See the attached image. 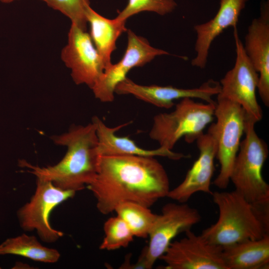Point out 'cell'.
Here are the masks:
<instances>
[{"mask_svg": "<svg viewBox=\"0 0 269 269\" xmlns=\"http://www.w3.org/2000/svg\"><path fill=\"white\" fill-rule=\"evenodd\" d=\"M92 121L96 127L98 138L97 150L99 156L137 155L142 156H162L171 159L178 160L187 156L164 147L155 149H145L138 146L128 136H118L116 132L128 126L126 123L111 128L107 126L99 117L94 116Z\"/></svg>", "mask_w": 269, "mask_h": 269, "instance_id": "cell-17", "label": "cell"}, {"mask_svg": "<svg viewBox=\"0 0 269 269\" xmlns=\"http://www.w3.org/2000/svg\"><path fill=\"white\" fill-rule=\"evenodd\" d=\"M61 59L71 69L74 82L77 85L86 84L91 89L105 71L90 34L74 23L69 29L68 43L62 50Z\"/></svg>", "mask_w": 269, "mask_h": 269, "instance_id": "cell-12", "label": "cell"}, {"mask_svg": "<svg viewBox=\"0 0 269 269\" xmlns=\"http://www.w3.org/2000/svg\"><path fill=\"white\" fill-rule=\"evenodd\" d=\"M212 195L219 217L201 234L210 243L223 248L269 235V211L257 208L235 190Z\"/></svg>", "mask_w": 269, "mask_h": 269, "instance_id": "cell-3", "label": "cell"}, {"mask_svg": "<svg viewBox=\"0 0 269 269\" xmlns=\"http://www.w3.org/2000/svg\"><path fill=\"white\" fill-rule=\"evenodd\" d=\"M245 52L259 74L257 91L264 105L269 106V9L262 6L261 15L248 27L244 46Z\"/></svg>", "mask_w": 269, "mask_h": 269, "instance_id": "cell-15", "label": "cell"}, {"mask_svg": "<svg viewBox=\"0 0 269 269\" xmlns=\"http://www.w3.org/2000/svg\"><path fill=\"white\" fill-rule=\"evenodd\" d=\"M176 5L174 0H129L126 7L116 18L126 21L130 16L144 11L164 15L171 12Z\"/></svg>", "mask_w": 269, "mask_h": 269, "instance_id": "cell-23", "label": "cell"}, {"mask_svg": "<svg viewBox=\"0 0 269 269\" xmlns=\"http://www.w3.org/2000/svg\"><path fill=\"white\" fill-rule=\"evenodd\" d=\"M214 117L216 121L210 125L207 133L216 142V158L220 163V169L213 184L224 189L230 181L233 166L245 133L247 115L238 103L217 96Z\"/></svg>", "mask_w": 269, "mask_h": 269, "instance_id": "cell-6", "label": "cell"}, {"mask_svg": "<svg viewBox=\"0 0 269 269\" xmlns=\"http://www.w3.org/2000/svg\"><path fill=\"white\" fill-rule=\"evenodd\" d=\"M104 230L105 237L99 247L101 250L112 251L126 248L134 237L127 224L118 216L106 221Z\"/></svg>", "mask_w": 269, "mask_h": 269, "instance_id": "cell-22", "label": "cell"}, {"mask_svg": "<svg viewBox=\"0 0 269 269\" xmlns=\"http://www.w3.org/2000/svg\"><path fill=\"white\" fill-rule=\"evenodd\" d=\"M236 58L233 67L221 80V89L217 95L239 104L247 116L256 123L263 118V111L256 95L259 74L247 56L234 27Z\"/></svg>", "mask_w": 269, "mask_h": 269, "instance_id": "cell-8", "label": "cell"}, {"mask_svg": "<svg viewBox=\"0 0 269 269\" xmlns=\"http://www.w3.org/2000/svg\"><path fill=\"white\" fill-rule=\"evenodd\" d=\"M199 156L182 181L170 190L167 197L178 203H186L195 193L202 192L211 194V179L215 170L216 143L208 133L202 134L196 139Z\"/></svg>", "mask_w": 269, "mask_h": 269, "instance_id": "cell-14", "label": "cell"}, {"mask_svg": "<svg viewBox=\"0 0 269 269\" xmlns=\"http://www.w3.org/2000/svg\"><path fill=\"white\" fill-rule=\"evenodd\" d=\"M8 254L44 263H55L60 257L58 250L43 246L35 236L25 234L7 239L0 245V255Z\"/></svg>", "mask_w": 269, "mask_h": 269, "instance_id": "cell-20", "label": "cell"}, {"mask_svg": "<svg viewBox=\"0 0 269 269\" xmlns=\"http://www.w3.org/2000/svg\"><path fill=\"white\" fill-rule=\"evenodd\" d=\"M36 185L29 201L17 211L18 221L23 230H34L43 242L52 243L62 237L63 233L51 226V213L60 204L73 197L76 192L62 189L50 181L39 178H36Z\"/></svg>", "mask_w": 269, "mask_h": 269, "instance_id": "cell-7", "label": "cell"}, {"mask_svg": "<svg viewBox=\"0 0 269 269\" xmlns=\"http://www.w3.org/2000/svg\"><path fill=\"white\" fill-rule=\"evenodd\" d=\"M14 0H0V1H1L2 2H4V3H9V2H11Z\"/></svg>", "mask_w": 269, "mask_h": 269, "instance_id": "cell-25", "label": "cell"}, {"mask_svg": "<svg viewBox=\"0 0 269 269\" xmlns=\"http://www.w3.org/2000/svg\"><path fill=\"white\" fill-rule=\"evenodd\" d=\"M248 0H220V7L209 21L194 26L197 34L196 56L191 64L201 69L206 66L209 51L214 40L229 27L237 26L241 11Z\"/></svg>", "mask_w": 269, "mask_h": 269, "instance_id": "cell-16", "label": "cell"}, {"mask_svg": "<svg viewBox=\"0 0 269 269\" xmlns=\"http://www.w3.org/2000/svg\"><path fill=\"white\" fill-rule=\"evenodd\" d=\"M114 211L127 224L134 236L142 238L148 236L157 216L149 208L130 202L118 205Z\"/></svg>", "mask_w": 269, "mask_h": 269, "instance_id": "cell-21", "label": "cell"}, {"mask_svg": "<svg viewBox=\"0 0 269 269\" xmlns=\"http://www.w3.org/2000/svg\"><path fill=\"white\" fill-rule=\"evenodd\" d=\"M128 45L122 59L106 69L91 89L96 98L104 103L114 100L117 85L126 79L128 72L135 67L143 66L156 56L169 53L151 46L144 38L127 30Z\"/></svg>", "mask_w": 269, "mask_h": 269, "instance_id": "cell-11", "label": "cell"}, {"mask_svg": "<svg viewBox=\"0 0 269 269\" xmlns=\"http://www.w3.org/2000/svg\"><path fill=\"white\" fill-rule=\"evenodd\" d=\"M227 269H265L269 267V235L223 248Z\"/></svg>", "mask_w": 269, "mask_h": 269, "instance_id": "cell-18", "label": "cell"}, {"mask_svg": "<svg viewBox=\"0 0 269 269\" xmlns=\"http://www.w3.org/2000/svg\"><path fill=\"white\" fill-rule=\"evenodd\" d=\"M185 236L171 242L159 259L165 269H227L223 259V248L210 243L191 229Z\"/></svg>", "mask_w": 269, "mask_h": 269, "instance_id": "cell-10", "label": "cell"}, {"mask_svg": "<svg viewBox=\"0 0 269 269\" xmlns=\"http://www.w3.org/2000/svg\"><path fill=\"white\" fill-rule=\"evenodd\" d=\"M216 102L200 103L185 98L170 113L156 115L149 133L150 138L160 147L172 150L183 136L192 143L203 134V130L214 117Z\"/></svg>", "mask_w": 269, "mask_h": 269, "instance_id": "cell-5", "label": "cell"}, {"mask_svg": "<svg viewBox=\"0 0 269 269\" xmlns=\"http://www.w3.org/2000/svg\"><path fill=\"white\" fill-rule=\"evenodd\" d=\"M51 139L55 144L67 147L60 161L40 167L21 160L20 165L28 168L36 178L50 181L62 189L75 192L83 189L93 181L98 170L99 155L94 123L73 125L67 132L54 135Z\"/></svg>", "mask_w": 269, "mask_h": 269, "instance_id": "cell-2", "label": "cell"}, {"mask_svg": "<svg viewBox=\"0 0 269 269\" xmlns=\"http://www.w3.org/2000/svg\"><path fill=\"white\" fill-rule=\"evenodd\" d=\"M220 83L209 79L197 88L181 89L172 86L141 85L127 77L116 87L115 93L132 95L157 107L170 109L174 101L185 98L200 99L207 103H215L212 97L220 92Z\"/></svg>", "mask_w": 269, "mask_h": 269, "instance_id": "cell-13", "label": "cell"}, {"mask_svg": "<svg viewBox=\"0 0 269 269\" xmlns=\"http://www.w3.org/2000/svg\"><path fill=\"white\" fill-rule=\"evenodd\" d=\"M48 6L67 16L80 28L86 30V11L90 6L89 0H41Z\"/></svg>", "mask_w": 269, "mask_h": 269, "instance_id": "cell-24", "label": "cell"}, {"mask_svg": "<svg viewBox=\"0 0 269 269\" xmlns=\"http://www.w3.org/2000/svg\"><path fill=\"white\" fill-rule=\"evenodd\" d=\"M87 22L90 25V36L104 64L105 70L112 63L111 54L116 48L117 40L128 30L126 21L115 18H107L93 10L90 6L86 11Z\"/></svg>", "mask_w": 269, "mask_h": 269, "instance_id": "cell-19", "label": "cell"}, {"mask_svg": "<svg viewBox=\"0 0 269 269\" xmlns=\"http://www.w3.org/2000/svg\"><path fill=\"white\" fill-rule=\"evenodd\" d=\"M201 219L199 211L185 203L165 204L148 234L149 244L145 247L147 269L152 268L175 236L191 229Z\"/></svg>", "mask_w": 269, "mask_h": 269, "instance_id": "cell-9", "label": "cell"}, {"mask_svg": "<svg viewBox=\"0 0 269 269\" xmlns=\"http://www.w3.org/2000/svg\"><path fill=\"white\" fill-rule=\"evenodd\" d=\"M255 124L247 116L245 137L241 141L230 180L235 190L251 204L260 210L269 211V185L262 175L269 150L266 142L258 135Z\"/></svg>", "mask_w": 269, "mask_h": 269, "instance_id": "cell-4", "label": "cell"}, {"mask_svg": "<svg viewBox=\"0 0 269 269\" xmlns=\"http://www.w3.org/2000/svg\"><path fill=\"white\" fill-rule=\"evenodd\" d=\"M104 215L127 202L150 208L170 191L168 175L155 157L99 156L97 174L87 186Z\"/></svg>", "mask_w": 269, "mask_h": 269, "instance_id": "cell-1", "label": "cell"}]
</instances>
